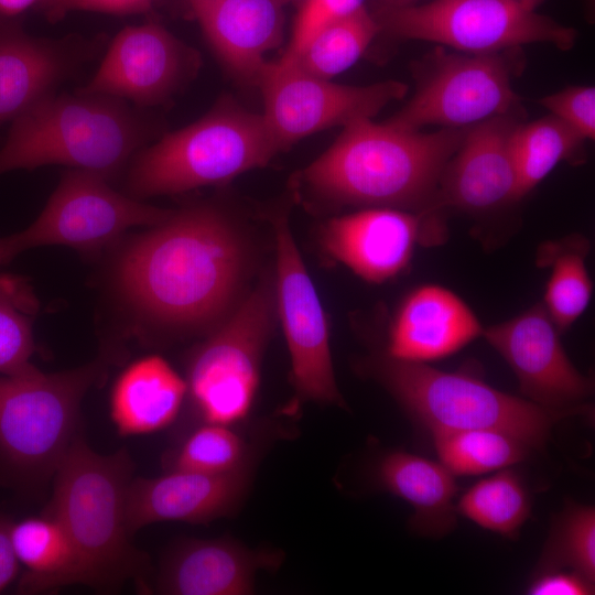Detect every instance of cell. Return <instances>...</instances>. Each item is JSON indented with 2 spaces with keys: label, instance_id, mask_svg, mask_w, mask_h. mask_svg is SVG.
<instances>
[{
  "label": "cell",
  "instance_id": "cell-1",
  "mask_svg": "<svg viewBox=\"0 0 595 595\" xmlns=\"http://www.w3.org/2000/svg\"><path fill=\"white\" fill-rule=\"evenodd\" d=\"M248 251L234 221L210 204L171 215L122 246L112 289L130 334L155 338L206 335L239 303Z\"/></svg>",
  "mask_w": 595,
  "mask_h": 595
},
{
  "label": "cell",
  "instance_id": "cell-2",
  "mask_svg": "<svg viewBox=\"0 0 595 595\" xmlns=\"http://www.w3.org/2000/svg\"><path fill=\"white\" fill-rule=\"evenodd\" d=\"M302 173L306 190L337 205L435 208L444 169L466 128L422 132L359 119Z\"/></svg>",
  "mask_w": 595,
  "mask_h": 595
},
{
  "label": "cell",
  "instance_id": "cell-3",
  "mask_svg": "<svg viewBox=\"0 0 595 595\" xmlns=\"http://www.w3.org/2000/svg\"><path fill=\"white\" fill-rule=\"evenodd\" d=\"M134 470L126 447L101 455L84 433L72 444L52 480V495L43 510L64 528L74 551L71 584L113 592L133 580L150 593V563L131 543L126 499Z\"/></svg>",
  "mask_w": 595,
  "mask_h": 595
},
{
  "label": "cell",
  "instance_id": "cell-4",
  "mask_svg": "<svg viewBox=\"0 0 595 595\" xmlns=\"http://www.w3.org/2000/svg\"><path fill=\"white\" fill-rule=\"evenodd\" d=\"M116 360L104 348L74 369L44 374L34 367L0 375V487L25 498L42 495L83 434L85 394L106 379Z\"/></svg>",
  "mask_w": 595,
  "mask_h": 595
},
{
  "label": "cell",
  "instance_id": "cell-5",
  "mask_svg": "<svg viewBox=\"0 0 595 595\" xmlns=\"http://www.w3.org/2000/svg\"><path fill=\"white\" fill-rule=\"evenodd\" d=\"M153 134V125L127 101L79 90L55 93L17 117L0 149V175L66 165L110 181Z\"/></svg>",
  "mask_w": 595,
  "mask_h": 595
},
{
  "label": "cell",
  "instance_id": "cell-6",
  "mask_svg": "<svg viewBox=\"0 0 595 595\" xmlns=\"http://www.w3.org/2000/svg\"><path fill=\"white\" fill-rule=\"evenodd\" d=\"M281 150L262 113L223 99L195 122L136 154L123 193L142 201L219 185L266 165Z\"/></svg>",
  "mask_w": 595,
  "mask_h": 595
},
{
  "label": "cell",
  "instance_id": "cell-7",
  "mask_svg": "<svg viewBox=\"0 0 595 595\" xmlns=\"http://www.w3.org/2000/svg\"><path fill=\"white\" fill-rule=\"evenodd\" d=\"M368 367L402 408L431 432L498 430L540 450L559 421L584 412V408H545L473 376L442 371L425 363L386 355L371 359Z\"/></svg>",
  "mask_w": 595,
  "mask_h": 595
},
{
  "label": "cell",
  "instance_id": "cell-8",
  "mask_svg": "<svg viewBox=\"0 0 595 595\" xmlns=\"http://www.w3.org/2000/svg\"><path fill=\"white\" fill-rule=\"evenodd\" d=\"M277 315L271 277L261 280L193 349L184 378V404L193 421L186 431L201 423L236 425L249 414Z\"/></svg>",
  "mask_w": 595,
  "mask_h": 595
},
{
  "label": "cell",
  "instance_id": "cell-9",
  "mask_svg": "<svg viewBox=\"0 0 595 595\" xmlns=\"http://www.w3.org/2000/svg\"><path fill=\"white\" fill-rule=\"evenodd\" d=\"M372 14L380 32L390 36L439 43L472 54L532 43L566 51L577 37L575 29L510 0H430Z\"/></svg>",
  "mask_w": 595,
  "mask_h": 595
},
{
  "label": "cell",
  "instance_id": "cell-10",
  "mask_svg": "<svg viewBox=\"0 0 595 595\" xmlns=\"http://www.w3.org/2000/svg\"><path fill=\"white\" fill-rule=\"evenodd\" d=\"M172 212L113 190L99 174L72 169L64 173L39 217L22 231L0 238V249L6 263L40 246L96 253L130 228L151 227Z\"/></svg>",
  "mask_w": 595,
  "mask_h": 595
},
{
  "label": "cell",
  "instance_id": "cell-11",
  "mask_svg": "<svg viewBox=\"0 0 595 595\" xmlns=\"http://www.w3.org/2000/svg\"><path fill=\"white\" fill-rule=\"evenodd\" d=\"M504 52L472 54L437 48L420 67L416 89L388 121L405 129L468 128L494 117L520 113L513 66Z\"/></svg>",
  "mask_w": 595,
  "mask_h": 595
},
{
  "label": "cell",
  "instance_id": "cell-12",
  "mask_svg": "<svg viewBox=\"0 0 595 595\" xmlns=\"http://www.w3.org/2000/svg\"><path fill=\"white\" fill-rule=\"evenodd\" d=\"M256 85L262 91V116L281 149L321 130L371 119L408 91L398 80L365 86L332 83L282 58L267 62Z\"/></svg>",
  "mask_w": 595,
  "mask_h": 595
},
{
  "label": "cell",
  "instance_id": "cell-13",
  "mask_svg": "<svg viewBox=\"0 0 595 595\" xmlns=\"http://www.w3.org/2000/svg\"><path fill=\"white\" fill-rule=\"evenodd\" d=\"M275 302L291 358L294 399L285 409L295 414L303 402L346 408L338 390L329 347L328 325L316 289L304 266L288 219H274Z\"/></svg>",
  "mask_w": 595,
  "mask_h": 595
},
{
  "label": "cell",
  "instance_id": "cell-14",
  "mask_svg": "<svg viewBox=\"0 0 595 595\" xmlns=\"http://www.w3.org/2000/svg\"><path fill=\"white\" fill-rule=\"evenodd\" d=\"M198 54L155 21L126 26L112 40L93 79L80 90L138 108L167 100L195 75Z\"/></svg>",
  "mask_w": 595,
  "mask_h": 595
},
{
  "label": "cell",
  "instance_id": "cell-15",
  "mask_svg": "<svg viewBox=\"0 0 595 595\" xmlns=\"http://www.w3.org/2000/svg\"><path fill=\"white\" fill-rule=\"evenodd\" d=\"M488 343L516 374L528 400L551 409H581L594 389L566 356L559 329L544 307L524 313L484 332Z\"/></svg>",
  "mask_w": 595,
  "mask_h": 595
},
{
  "label": "cell",
  "instance_id": "cell-16",
  "mask_svg": "<svg viewBox=\"0 0 595 595\" xmlns=\"http://www.w3.org/2000/svg\"><path fill=\"white\" fill-rule=\"evenodd\" d=\"M253 463L225 474L165 470L158 477L132 478L126 499L130 536L151 523L203 524L234 515L249 493Z\"/></svg>",
  "mask_w": 595,
  "mask_h": 595
},
{
  "label": "cell",
  "instance_id": "cell-17",
  "mask_svg": "<svg viewBox=\"0 0 595 595\" xmlns=\"http://www.w3.org/2000/svg\"><path fill=\"white\" fill-rule=\"evenodd\" d=\"M519 119L510 113L466 128L441 176L435 208L486 212L518 201L512 138Z\"/></svg>",
  "mask_w": 595,
  "mask_h": 595
},
{
  "label": "cell",
  "instance_id": "cell-18",
  "mask_svg": "<svg viewBox=\"0 0 595 595\" xmlns=\"http://www.w3.org/2000/svg\"><path fill=\"white\" fill-rule=\"evenodd\" d=\"M283 554L252 550L230 538L183 539L169 549L152 591L165 595H247L260 570L280 566Z\"/></svg>",
  "mask_w": 595,
  "mask_h": 595
},
{
  "label": "cell",
  "instance_id": "cell-19",
  "mask_svg": "<svg viewBox=\"0 0 595 595\" xmlns=\"http://www.w3.org/2000/svg\"><path fill=\"white\" fill-rule=\"evenodd\" d=\"M424 214L370 207L328 220L321 231L325 251L371 282L385 281L409 262Z\"/></svg>",
  "mask_w": 595,
  "mask_h": 595
},
{
  "label": "cell",
  "instance_id": "cell-20",
  "mask_svg": "<svg viewBox=\"0 0 595 595\" xmlns=\"http://www.w3.org/2000/svg\"><path fill=\"white\" fill-rule=\"evenodd\" d=\"M206 39L237 77L257 84L283 39L289 0H186Z\"/></svg>",
  "mask_w": 595,
  "mask_h": 595
},
{
  "label": "cell",
  "instance_id": "cell-21",
  "mask_svg": "<svg viewBox=\"0 0 595 595\" xmlns=\"http://www.w3.org/2000/svg\"><path fill=\"white\" fill-rule=\"evenodd\" d=\"M91 51L77 40L39 39L0 24V125L54 94Z\"/></svg>",
  "mask_w": 595,
  "mask_h": 595
},
{
  "label": "cell",
  "instance_id": "cell-22",
  "mask_svg": "<svg viewBox=\"0 0 595 595\" xmlns=\"http://www.w3.org/2000/svg\"><path fill=\"white\" fill-rule=\"evenodd\" d=\"M480 333L477 317L457 295L439 285H423L399 309L387 355L425 363L452 355Z\"/></svg>",
  "mask_w": 595,
  "mask_h": 595
},
{
  "label": "cell",
  "instance_id": "cell-23",
  "mask_svg": "<svg viewBox=\"0 0 595 595\" xmlns=\"http://www.w3.org/2000/svg\"><path fill=\"white\" fill-rule=\"evenodd\" d=\"M186 398V381L161 356L131 363L110 394V418L121 436L150 434L173 424Z\"/></svg>",
  "mask_w": 595,
  "mask_h": 595
},
{
  "label": "cell",
  "instance_id": "cell-24",
  "mask_svg": "<svg viewBox=\"0 0 595 595\" xmlns=\"http://www.w3.org/2000/svg\"><path fill=\"white\" fill-rule=\"evenodd\" d=\"M378 485L413 508L412 528L441 537L456 524V483L442 464L404 451L385 454L376 466Z\"/></svg>",
  "mask_w": 595,
  "mask_h": 595
},
{
  "label": "cell",
  "instance_id": "cell-25",
  "mask_svg": "<svg viewBox=\"0 0 595 595\" xmlns=\"http://www.w3.org/2000/svg\"><path fill=\"white\" fill-rule=\"evenodd\" d=\"M12 543L24 572L18 594H40L71 585L74 551L71 541L52 516L42 512L13 523Z\"/></svg>",
  "mask_w": 595,
  "mask_h": 595
},
{
  "label": "cell",
  "instance_id": "cell-26",
  "mask_svg": "<svg viewBox=\"0 0 595 595\" xmlns=\"http://www.w3.org/2000/svg\"><path fill=\"white\" fill-rule=\"evenodd\" d=\"M378 33L375 15L364 6L317 31L295 58L282 60L310 75L331 79L353 66Z\"/></svg>",
  "mask_w": 595,
  "mask_h": 595
},
{
  "label": "cell",
  "instance_id": "cell-27",
  "mask_svg": "<svg viewBox=\"0 0 595 595\" xmlns=\"http://www.w3.org/2000/svg\"><path fill=\"white\" fill-rule=\"evenodd\" d=\"M441 463L453 475H479L507 468L533 450L521 439L498 430L433 431Z\"/></svg>",
  "mask_w": 595,
  "mask_h": 595
},
{
  "label": "cell",
  "instance_id": "cell-28",
  "mask_svg": "<svg viewBox=\"0 0 595 595\" xmlns=\"http://www.w3.org/2000/svg\"><path fill=\"white\" fill-rule=\"evenodd\" d=\"M585 139L553 115L519 123L512 138L518 199L534 188L561 161L573 158Z\"/></svg>",
  "mask_w": 595,
  "mask_h": 595
},
{
  "label": "cell",
  "instance_id": "cell-29",
  "mask_svg": "<svg viewBox=\"0 0 595 595\" xmlns=\"http://www.w3.org/2000/svg\"><path fill=\"white\" fill-rule=\"evenodd\" d=\"M256 458L236 425L201 423L180 436L163 456L164 470L202 474L234 472Z\"/></svg>",
  "mask_w": 595,
  "mask_h": 595
},
{
  "label": "cell",
  "instance_id": "cell-30",
  "mask_svg": "<svg viewBox=\"0 0 595 595\" xmlns=\"http://www.w3.org/2000/svg\"><path fill=\"white\" fill-rule=\"evenodd\" d=\"M456 509L487 530L515 538L529 517L530 502L518 475L504 469L470 487Z\"/></svg>",
  "mask_w": 595,
  "mask_h": 595
},
{
  "label": "cell",
  "instance_id": "cell-31",
  "mask_svg": "<svg viewBox=\"0 0 595 595\" xmlns=\"http://www.w3.org/2000/svg\"><path fill=\"white\" fill-rule=\"evenodd\" d=\"M564 245V244H563ZM551 247V246H549ZM584 244L552 246V272L547 284L545 311L559 332L570 327L585 311L592 296V282L585 267Z\"/></svg>",
  "mask_w": 595,
  "mask_h": 595
},
{
  "label": "cell",
  "instance_id": "cell-32",
  "mask_svg": "<svg viewBox=\"0 0 595 595\" xmlns=\"http://www.w3.org/2000/svg\"><path fill=\"white\" fill-rule=\"evenodd\" d=\"M570 567L595 580V511L572 506L558 521L543 555V570Z\"/></svg>",
  "mask_w": 595,
  "mask_h": 595
},
{
  "label": "cell",
  "instance_id": "cell-33",
  "mask_svg": "<svg viewBox=\"0 0 595 595\" xmlns=\"http://www.w3.org/2000/svg\"><path fill=\"white\" fill-rule=\"evenodd\" d=\"M19 302L0 295V375H17L33 369L35 351L32 315Z\"/></svg>",
  "mask_w": 595,
  "mask_h": 595
},
{
  "label": "cell",
  "instance_id": "cell-34",
  "mask_svg": "<svg viewBox=\"0 0 595 595\" xmlns=\"http://www.w3.org/2000/svg\"><path fill=\"white\" fill-rule=\"evenodd\" d=\"M365 1L307 0L299 8L291 41L281 58H295L317 31L366 6Z\"/></svg>",
  "mask_w": 595,
  "mask_h": 595
},
{
  "label": "cell",
  "instance_id": "cell-35",
  "mask_svg": "<svg viewBox=\"0 0 595 595\" xmlns=\"http://www.w3.org/2000/svg\"><path fill=\"white\" fill-rule=\"evenodd\" d=\"M539 104L585 140L595 137V88L570 86L544 96Z\"/></svg>",
  "mask_w": 595,
  "mask_h": 595
},
{
  "label": "cell",
  "instance_id": "cell-36",
  "mask_svg": "<svg viewBox=\"0 0 595 595\" xmlns=\"http://www.w3.org/2000/svg\"><path fill=\"white\" fill-rule=\"evenodd\" d=\"M153 0H40L36 8L51 22L62 20L73 11H90L116 15L147 13Z\"/></svg>",
  "mask_w": 595,
  "mask_h": 595
},
{
  "label": "cell",
  "instance_id": "cell-37",
  "mask_svg": "<svg viewBox=\"0 0 595 595\" xmlns=\"http://www.w3.org/2000/svg\"><path fill=\"white\" fill-rule=\"evenodd\" d=\"M528 593L532 595H586L594 593V582L577 572L544 570L530 584Z\"/></svg>",
  "mask_w": 595,
  "mask_h": 595
},
{
  "label": "cell",
  "instance_id": "cell-38",
  "mask_svg": "<svg viewBox=\"0 0 595 595\" xmlns=\"http://www.w3.org/2000/svg\"><path fill=\"white\" fill-rule=\"evenodd\" d=\"M14 521L0 511V592H2L18 575L19 561L12 543V527Z\"/></svg>",
  "mask_w": 595,
  "mask_h": 595
},
{
  "label": "cell",
  "instance_id": "cell-39",
  "mask_svg": "<svg viewBox=\"0 0 595 595\" xmlns=\"http://www.w3.org/2000/svg\"><path fill=\"white\" fill-rule=\"evenodd\" d=\"M2 263H4V260L0 250V264ZM0 295L19 302L32 313H34L37 307L31 288L24 280L14 275L0 273Z\"/></svg>",
  "mask_w": 595,
  "mask_h": 595
},
{
  "label": "cell",
  "instance_id": "cell-40",
  "mask_svg": "<svg viewBox=\"0 0 595 595\" xmlns=\"http://www.w3.org/2000/svg\"><path fill=\"white\" fill-rule=\"evenodd\" d=\"M40 0H0V18H13L32 6H36Z\"/></svg>",
  "mask_w": 595,
  "mask_h": 595
},
{
  "label": "cell",
  "instance_id": "cell-41",
  "mask_svg": "<svg viewBox=\"0 0 595 595\" xmlns=\"http://www.w3.org/2000/svg\"><path fill=\"white\" fill-rule=\"evenodd\" d=\"M422 0H368V9L372 12H380L403 7H409L419 3ZM430 1V0H429Z\"/></svg>",
  "mask_w": 595,
  "mask_h": 595
},
{
  "label": "cell",
  "instance_id": "cell-42",
  "mask_svg": "<svg viewBox=\"0 0 595 595\" xmlns=\"http://www.w3.org/2000/svg\"><path fill=\"white\" fill-rule=\"evenodd\" d=\"M515 2L516 4L528 9V10H537L539 6H541L545 0H510Z\"/></svg>",
  "mask_w": 595,
  "mask_h": 595
},
{
  "label": "cell",
  "instance_id": "cell-43",
  "mask_svg": "<svg viewBox=\"0 0 595 595\" xmlns=\"http://www.w3.org/2000/svg\"><path fill=\"white\" fill-rule=\"evenodd\" d=\"M290 4L295 6L298 9L304 4L307 0H289Z\"/></svg>",
  "mask_w": 595,
  "mask_h": 595
}]
</instances>
